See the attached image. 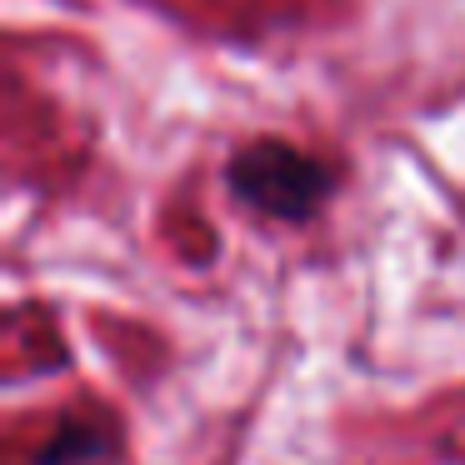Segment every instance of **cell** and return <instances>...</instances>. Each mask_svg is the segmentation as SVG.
<instances>
[{
    "instance_id": "1",
    "label": "cell",
    "mask_w": 465,
    "mask_h": 465,
    "mask_svg": "<svg viewBox=\"0 0 465 465\" xmlns=\"http://www.w3.org/2000/svg\"><path fill=\"white\" fill-rule=\"evenodd\" d=\"M231 195L271 221H311L335 191V171L291 141H251L225 165Z\"/></svg>"
},
{
    "instance_id": "2",
    "label": "cell",
    "mask_w": 465,
    "mask_h": 465,
    "mask_svg": "<svg viewBox=\"0 0 465 465\" xmlns=\"http://www.w3.org/2000/svg\"><path fill=\"white\" fill-rule=\"evenodd\" d=\"M121 455V440L105 420H91V415H75L61 430L45 440V450L35 455V465H115Z\"/></svg>"
}]
</instances>
